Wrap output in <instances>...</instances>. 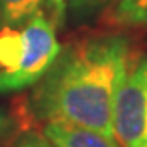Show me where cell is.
<instances>
[{
	"instance_id": "obj_1",
	"label": "cell",
	"mask_w": 147,
	"mask_h": 147,
	"mask_svg": "<svg viewBox=\"0 0 147 147\" xmlns=\"http://www.w3.org/2000/svg\"><path fill=\"white\" fill-rule=\"evenodd\" d=\"M134 56L131 38L113 31L61 46L53 65L33 85L31 115L44 124L113 136L115 96Z\"/></svg>"
},
{
	"instance_id": "obj_2",
	"label": "cell",
	"mask_w": 147,
	"mask_h": 147,
	"mask_svg": "<svg viewBox=\"0 0 147 147\" xmlns=\"http://www.w3.org/2000/svg\"><path fill=\"white\" fill-rule=\"evenodd\" d=\"M57 23L39 10L18 26L0 28V93L33 87L61 51Z\"/></svg>"
},
{
	"instance_id": "obj_3",
	"label": "cell",
	"mask_w": 147,
	"mask_h": 147,
	"mask_svg": "<svg viewBox=\"0 0 147 147\" xmlns=\"http://www.w3.org/2000/svg\"><path fill=\"white\" fill-rule=\"evenodd\" d=\"M113 137L121 147H147V56L136 54L116 92Z\"/></svg>"
},
{
	"instance_id": "obj_4",
	"label": "cell",
	"mask_w": 147,
	"mask_h": 147,
	"mask_svg": "<svg viewBox=\"0 0 147 147\" xmlns=\"http://www.w3.org/2000/svg\"><path fill=\"white\" fill-rule=\"evenodd\" d=\"M42 134L57 147H121L113 136L65 124H44Z\"/></svg>"
},
{
	"instance_id": "obj_5",
	"label": "cell",
	"mask_w": 147,
	"mask_h": 147,
	"mask_svg": "<svg viewBox=\"0 0 147 147\" xmlns=\"http://www.w3.org/2000/svg\"><path fill=\"white\" fill-rule=\"evenodd\" d=\"M110 25L119 30H147V0H115Z\"/></svg>"
},
{
	"instance_id": "obj_6",
	"label": "cell",
	"mask_w": 147,
	"mask_h": 147,
	"mask_svg": "<svg viewBox=\"0 0 147 147\" xmlns=\"http://www.w3.org/2000/svg\"><path fill=\"white\" fill-rule=\"evenodd\" d=\"M65 10V23L82 26L95 21L110 8L115 0H62Z\"/></svg>"
},
{
	"instance_id": "obj_7",
	"label": "cell",
	"mask_w": 147,
	"mask_h": 147,
	"mask_svg": "<svg viewBox=\"0 0 147 147\" xmlns=\"http://www.w3.org/2000/svg\"><path fill=\"white\" fill-rule=\"evenodd\" d=\"M46 0H0V28L18 26L34 16Z\"/></svg>"
},
{
	"instance_id": "obj_8",
	"label": "cell",
	"mask_w": 147,
	"mask_h": 147,
	"mask_svg": "<svg viewBox=\"0 0 147 147\" xmlns=\"http://www.w3.org/2000/svg\"><path fill=\"white\" fill-rule=\"evenodd\" d=\"M11 147H57V146H54L42 132L28 131L16 137Z\"/></svg>"
},
{
	"instance_id": "obj_9",
	"label": "cell",
	"mask_w": 147,
	"mask_h": 147,
	"mask_svg": "<svg viewBox=\"0 0 147 147\" xmlns=\"http://www.w3.org/2000/svg\"><path fill=\"white\" fill-rule=\"evenodd\" d=\"M11 127H13V121H11V118L7 115L2 108H0V141H2V139L11 131Z\"/></svg>"
}]
</instances>
